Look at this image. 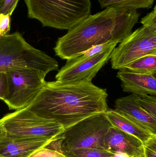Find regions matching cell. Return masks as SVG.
Instances as JSON below:
<instances>
[{
	"label": "cell",
	"instance_id": "6da1fadb",
	"mask_svg": "<svg viewBox=\"0 0 156 157\" xmlns=\"http://www.w3.org/2000/svg\"><path fill=\"white\" fill-rule=\"evenodd\" d=\"M105 89L92 82L64 84L46 82L26 109L40 117L56 120L65 130L108 109Z\"/></svg>",
	"mask_w": 156,
	"mask_h": 157
},
{
	"label": "cell",
	"instance_id": "7a4b0ae2",
	"mask_svg": "<svg viewBox=\"0 0 156 157\" xmlns=\"http://www.w3.org/2000/svg\"><path fill=\"white\" fill-rule=\"evenodd\" d=\"M115 18L113 8L90 15L59 38L54 48L56 55L62 59H70L93 46L112 40Z\"/></svg>",
	"mask_w": 156,
	"mask_h": 157
},
{
	"label": "cell",
	"instance_id": "3957f363",
	"mask_svg": "<svg viewBox=\"0 0 156 157\" xmlns=\"http://www.w3.org/2000/svg\"><path fill=\"white\" fill-rule=\"evenodd\" d=\"M27 16L43 27L69 30L91 14V0H24Z\"/></svg>",
	"mask_w": 156,
	"mask_h": 157
},
{
	"label": "cell",
	"instance_id": "277c9868",
	"mask_svg": "<svg viewBox=\"0 0 156 157\" xmlns=\"http://www.w3.org/2000/svg\"><path fill=\"white\" fill-rule=\"evenodd\" d=\"M30 69L47 75L59 71L58 62L27 43L22 34L16 32L0 36V72Z\"/></svg>",
	"mask_w": 156,
	"mask_h": 157
},
{
	"label": "cell",
	"instance_id": "5b68a950",
	"mask_svg": "<svg viewBox=\"0 0 156 157\" xmlns=\"http://www.w3.org/2000/svg\"><path fill=\"white\" fill-rule=\"evenodd\" d=\"M111 126L105 112L86 118L58 136L60 151L63 154L81 148L105 150L104 138Z\"/></svg>",
	"mask_w": 156,
	"mask_h": 157
},
{
	"label": "cell",
	"instance_id": "8992f818",
	"mask_svg": "<svg viewBox=\"0 0 156 157\" xmlns=\"http://www.w3.org/2000/svg\"><path fill=\"white\" fill-rule=\"evenodd\" d=\"M0 121L6 135L15 137L56 139L65 130L56 120L40 117L26 108L6 114Z\"/></svg>",
	"mask_w": 156,
	"mask_h": 157
},
{
	"label": "cell",
	"instance_id": "52a82bcc",
	"mask_svg": "<svg viewBox=\"0 0 156 157\" xmlns=\"http://www.w3.org/2000/svg\"><path fill=\"white\" fill-rule=\"evenodd\" d=\"M9 92L3 101L10 110L27 107L45 86L47 75L40 71L30 69L9 70L6 72Z\"/></svg>",
	"mask_w": 156,
	"mask_h": 157
},
{
	"label": "cell",
	"instance_id": "ba28073f",
	"mask_svg": "<svg viewBox=\"0 0 156 157\" xmlns=\"http://www.w3.org/2000/svg\"><path fill=\"white\" fill-rule=\"evenodd\" d=\"M148 55H156V27L143 26L120 42L111 53L114 70H122L132 62Z\"/></svg>",
	"mask_w": 156,
	"mask_h": 157
},
{
	"label": "cell",
	"instance_id": "9c48e42d",
	"mask_svg": "<svg viewBox=\"0 0 156 157\" xmlns=\"http://www.w3.org/2000/svg\"><path fill=\"white\" fill-rule=\"evenodd\" d=\"M117 45L114 44L91 57L78 56L67 60L66 64L59 70L56 80L64 84L92 82L98 72L110 59L111 53Z\"/></svg>",
	"mask_w": 156,
	"mask_h": 157
},
{
	"label": "cell",
	"instance_id": "30bf717a",
	"mask_svg": "<svg viewBox=\"0 0 156 157\" xmlns=\"http://www.w3.org/2000/svg\"><path fill=\"white\" fill-rule=\"evenodd\" d=\"M56 139L24 138L6 135L0 143V157H29Z\"/></svg>",
	"mask_w": 156,
	"mask_h": 157
},
{
	"label": "cell",
	"instance_id": "8fae6325",
	"mask_svg": "<svg viewBox=\"0 0 156 157\" xmlns=\"http://www.w3.org/2000/svg\"><path fill=\"white\" fill-rule=\"evenodd\" d=\"M105 150L112 153L122 152L131 157H143V143L136 137L111 126L104 139Z\"/></svg>",
	"mask_w": 156,
	"mask_h": 157
},
{
	"label": "cell",
	"instance_id": "7c38bea8",
	"mask_svg": "<svg viewBox=\"0 0 156 157\" xmlns=\"http://www.w3.org/2000/svg\"><path fill=\"white\" fill-rule=\"evenodd\" d=\"M117 77L122 81L125 92L156 96V75L141 74L123 69L119 70Z\"/></svg>",
	"mask_w": 156,
	"mask_h": 157
},
{
	"label": "cell",
	"instance_id": "4fadbf2b",
	"mask_svg": "<svg viewBox=\"0 0 156 157\" xmlns=\"http://www.w3.org/2000/svg\"><path fill=\"white\" fill-rule=\"evenodd\" d=\"M115 111L145 126L156 134V117L148 113L136 101V95L132 94L117 99Z\"/></svg>",
	"mask_w": 156,
	"mask_h": 157
},
{
	"label": "cell",
	"instance_id": "5bb4252c",
	"mask_svg": "<svg viewBox=\"0 0 156 157\" xmlns=\"http://www.w3.org/2000/svg\"><path fill=\"white\" fill-rule=\"evenodd\" d=\"M105 113L113 126L135 136L140 140L143 144L151 138L156 136V134L145 126L114 109L108 108Z\"/></svg>",
	"mask_w": 156,
	"mask_h": 157
},
{
	"label": "cell",
	"instance_id": "9a60e30c",
	"mask_svg": "<svg viewBox=\"0 0 156 157\" xmlns=\"http://www.w3.org/2000/svg\"><path fill=\"white\" fill-rule=\"evenodd\" d=\"M116 11L115 25L112 41L120 43L132 33L133 28L138 22L140 14L132 7H118Z\"/></svg>",
	"mask_w": 156,
	"mask_h": 157
},
{
	"label": "cell",
	"instance_id": "2e32d148",
	"mask_svg": "<svg viewBox=\"0 0 156 157\" xmlns=\"http://www.w3.org/2000/svg\"><path fill=\"white\" fill-rule=\"evenodd\" d=\"M124 69L136 73L156 75V55L141 57L126 65Z\"/></svg>",
	"mask_w": 156,
	"mask_h": 157
},
{
	"label": "cell",
	"instance_id": "e0dca14e",
	"mask_svg": "<svg viewBox=\"0 0 156 157\" xmlns=\"http://www.w3.org/2000/svg\"><path fill=\"white\" fill-rule=\"evenodd\" d=\"M155 0H98L102 8L132 7L135 9H149Z\"/></svg>",
	"mask_w": 156,
	"mask_h": 157
},
{
	"label": "cell",
	"instance_id": "ac0fdd59",
	"mask_svg": "<svg viewBox=\"0 0 156 157\" xmlns=\"http://www.w3.org/2000/svg\"><path fill=\"white\" fill-rule=\"evenodd\" d=\"M67 157H114V153L106 150L81 148L64 152Z\"/></svg>",
	"mask_w": 156,
	"mask_h": 157
},
{
	"label": "cell",
	"instance_id": "d6986e66",
	"mask_svg": "<svg viewBox=\"0 0 156 157\" xmlns=\"http://www.w3.org/2000/svg\"><path fill=\"white\" fill-rule=\"evenodd\" d=\"M136 101L147 112L156 117V97L154 95H136Z\"/></svg>",
	"mask_w": 156,
	"mask_h": 157
},
{
	"label": "cell",
	"instance_id": "ffe728a7",
	"mask_svg": "<svg viewBox=\"0 0 156 157\" xmlns=\"http://www.w3.org/2000/svg\"><path fill=\"white\" fill-rule=\"evenodd\" d=\"M115 44H118V43L114 42L112 40H111V41H107V42L102 43V44L95 45V46H93L92 47L90 48L87 50L82 52L78 56H83L84 57H89L94 56V55L99 54V53L103 52V51L107 49Z\"/></svg>",
	"mask_w": 156,
	"mask_h": 157
},
{
	"label": "cell",
	"instance_id": "44dd1931",
	"mask_svg": "<svg viewBox=\"0 0 156 157\" xmlns=\"http://www.w3.org/2000/svg\"><path fill=\"white\" fill-rule=\"evenodd\" d=\"M29 157H67L62 152L51 148L48 145L46 146L34 153Z\"/></svg>",
	"mask_w": 156,
	"mask_h": 157
},
{
	"label": "cell",
	"instance_id": "7402d4cb",
	"mask_svg": "<svg viewBox=\"0 0 156 157\" xmlns=\"http://www.w3.org/2000/svg\"><path fill=\"white\" fill-rule=\"evenodd\" d=\"M19 0H0V14L12 16Z\"/></svg>",
	"mask_w": 156,
	"mask_h": 157
},
{
	"label": "cell",
	"instance_id": "603a6c76",
	"mask_svg": "<svg viewBox=\"0 0 156 157\" xmlns=\"http://www.w3.org/2000/svg\"><path fill=\"white\" fill-rule=\"evenodd\" d=\"M11 16L10 15L0 14V36L9 34L11 29Z\"/></svg>",
	"mask_w": 156,
	"mask_h": 157
},
{
	"label": "cell",
	"instance_id": "cb8c5ba5",
	"mask_svg": "<svg viewBox=\"0 0 156 157\" xmlns=\"http://www.w3.org/2000/svg\"><path fill=\"white\" fill-rule=\"evenodd\" d=\"M143 157H156V136L143 144Z\"/></svg>",
	"mask_w": 156,
	"mask_h": 157
},
{
	"label": "cell",
	"instance_id": "d4e9b609",
	"mask_svg": "<svg viewBox=\"0 0 156 157\" xmlns=\"http://www.w3.org/2000/svg\"><path fill=\"white\" fill-rule=\"evenodd\" d=\"M9 92V84L5 72H0V99L3 100Z\"/></svg>",
	"mask_w": 156,
	"mask_h": 157
},
{
	"label": "cell",
	"instance_id": "484cf974",
	"mask_svg": "<svg viewBox=\"0 0 156 157\" xmlns=\"http://www.w3.org/2000/svg\"><path fill=\"white\" fill-rule=\"evenodd\" d=\"M156 6L154 10L141 19V23L144 26L156 27Z\"/></svg>",
	"mask_w": 156,
	"mask_h": 157
},
{
	"label": "cell",
	"instance_id": "4316f807",
	"mask_svg": "<svg viewBox=\"0 0 156 157\" xmlns=\"http://www.w3.org/2000/svg\"><path fill=\"white\" fill-rule=\"evenodd\" d=\"M6 136V132L5 130L4 127L2 122L0 121V143Z\"/></svg>",
	"mask_w": 156,
	"mask_h": 157
},
{
	"label": "cell",
	"instance_id": "83f0119b",
	"mask_svg": "<svg viewBox=\"0 0 156 157\" xmlns=\"http://www.w3.org/2000/svg\"></svg>",
	"mask_w": 156,
	"mask_h": 157
}]
</instances>
